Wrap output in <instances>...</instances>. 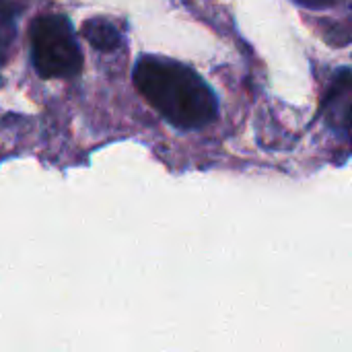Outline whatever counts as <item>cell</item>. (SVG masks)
I'll use <instances>...</instances> for the list:
<instances>
[{
  "label": "cell",
  "instance_id": "obj_7",
  "mask_svg": "<svg viewBox=\"0 0 352 352\" xmlns=\"http://www.w3.org/2000/svg\"><path fill=\"white\" fill-rule=\"evenodd\" d=\"M4 47H6V45H4V43L0 41V54H2V50H4Z\"/></svg>",
  "mask_w": 352,
  "mask_h": 352
},
{
  "label": "cell",
  "instance_id": "obj_6",
  "mask_svg": "<svg viewBox=\"0 0 352 352\" xmlns=\"http://www.w3.org/2000/svg\"><path fill=\"white\" fill-rule=\"evenodd\" d=\"M295 2H299V4H303L307 8H326V6H332L338 0H295Z\"/></svg>",
  "mask_w": 352,
  "mask_h": 352
},
{
  "label": "cell",
  "instance_id": "obj_5",
  "mask_svg": "<svg viewBox=\"0 0 352 352\" xmlns=\"http://www.w3.org/2000/svg\"><path fill=\"white\" fill-rule=\"evenodd\" d=\"M336 103H340V113H342V120L344 124L352 128V78L344 85V87H338V97L334 95Z\"/></svg>",
  "mask_w": 352,
  "mask_h": 352
},
{
  "label": "cell",
  "instance_id": "obj_2",
  "mask_svg": "<svg viewBox=\"0 0 352 352\" xmlns=\"http://www.w3.org/2000/svg\"><path fill=\"white\" fill-rule=\"evenodd\" d=\"M31 62L41 78H74L82 70V50L68 16L52 12L31 23Z\"/></svg>",
  "mask_w": 352,
  "mask_h": 352
},
{
  "label": "cell",
  "instance_id": "obj_3",
  "mask_svg": "<svg viewBox=\"0 0 352 352\" xmlns=\"http://www.w3.org/2000/svg\"><path fill=\"white\" fill-rule=\"evenodd\" d=\"M80 33L99 52H116L124 41V35H122L120 27L107 16L87 19L82 23V27H80Z\"/></svg>",
  "mask_w": 352,
  "mask_h": 352
},
{
  "label": "cell",
  "instance_id": "obj_4",
  "mask_svg": "<svg viewBox=\"0 0 352 352\" xmlns=\"http://www.w3.org/2000/svg\"><path fill=\"white\" fill-rule=\"evenodd\" d=\"M16 0H0V41L8 45V41L14 35V21L19 14Z\"/></svg>",
  "mask_w": 352,
  "mask_h": 352
},
{
  "label": "cell",
  "instance_id": "obj_1",
  "mask_svg": "<svg viewBox=\"0 0 352 352\" xmlns=\"http://www.w3.org/2000/svg\"><path fill=\"white\" fill-rule=\"evenodd\" d=\"M132 78L138 93L175 128L196 130L210 124L219 113L212 89L182 62L142 56L134 66Z\"/></svg>",
  "mask_w": 352,
  "mask_h": 352
}]
</instances>
